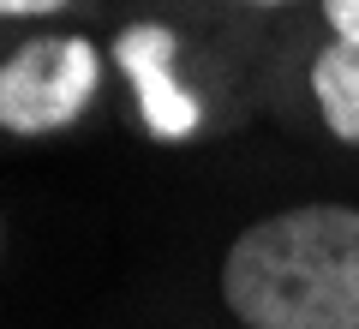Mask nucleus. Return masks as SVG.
<instances>
[{
    "label": "nucleus",
    "instance_id": "nucleus-5",
    "mask_svg": "<svg viewBox=\"0 0 359 329\" xmlns=\"http://www.w3.org/2000/svg\"><path fill=\"white\" fill-rule=\"evenodd\" d=\"M72 0H0V18H54Z\"/></svg>",
    "mask_w": 359,
    "mask_h": 329
},
{
    "label": "nucleus",
    "instance_id": "nucleus-4",
    "mask_svg": "<svg viewBox=\"0 0 359 329\" xmlns=\"http://www.w3.org/2000/svg\"><path fill=\"white\" fill-rule=\"evenodd\" d=\"M323 25H330V36L359 42V0H323Z\"/></svg>",
    "mask_w": 359,
    "mask_h": 329
},
{
    "label": "nucleus",
    "instance_id": "nucleus-2",
    "mask_svg": "<svg viewBox=\"0 0 359 329\" xmlns=\"http://www.w3.org/2000/svg\"><path fill=\"white\" fill-rule=\"evenodd\" d=\"M102 90V54L90 36H30L0 60V132L48 138L90 114Z\"/></svg>",
    "mask_w": 359,
    "mask_h": 329
},
{
    "label": "nucleus",
    "instance_id": "nucleus-3",
    "mask_svg": "<svg viewBox=\"0 0 359 329\" xmlns=\"http://www.w3.org/2000/svg\"><path fill=\"white\" fill-rule=\"evenodd\" d=\"M306 96L318 126L359 150V42L353 36H330L318 48V60L306 72Z\"/></svg>",
    "mask_w": 359,
    "mask_h": 329
},
{
    "label": "nucleus",
    "instance_id": "nucleus-1",
    "mask_svg": "<svg viewBox=\"0 0 359 329\" xmlns=\"http://www.w3.org/2000/svg\"><path fill=\"white\" fill-rule=\"evenodd\" d=\"M240 329H359V203H287L245 222L216 264Z\"/></svg>",
    "mask_w": 359,
    "mask_h": 329
},
{
    "label": "nucleus",
    "instance_id": "nucleus-7",
    "mask_svg": "<svg viewBox=\"0 0 359 329\" xmlns=\"http://www.w3.org/2000/svg\"><path fill=\"white\" fill-rule=\"evenodd\" d=\"M0 252H6V215H0Z\"/></svg>",
    "mask_w": 359,
    "mask_h": 329
},
{
    "label": "nucleus",
    "instance_id": "nucleus-6",
    "mask_svg": "<svg viewBox=\"0 0 359 329\" xmlns=\"http://www.w3.org/2000/svg\"><path fill=\"white\" fill-rule=\"evenodd\" d=\"M240 6H287V0H240Z\"/></svg>",
    "mask_w": 359,
    "mask_h": 329
}]
</instances>
